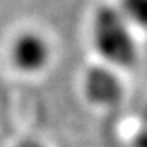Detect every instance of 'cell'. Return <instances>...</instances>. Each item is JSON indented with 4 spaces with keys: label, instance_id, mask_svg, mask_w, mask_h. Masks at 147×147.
<instances>
[{
    "label": "cell",
    "instance_id": "8992f818",
    "mask_svg": "<svg viewBox=\"0 0 147 147\" xmlns=\"http://www.w3.org/2000/svg\"><path fill=\"white\" fill-rule=\"evenodd\" d=\"M18 147H42V146H39V144H36V142H23V144L18 146Z\"/></svg>",
    "mask_w": 147,
    "mask_h": 147
},
{
    "label": "cell",
    "instance_id": "6da1fadb",
    "mask_svg": "<svg viewBox=\"0 0 147 147\" xmlns=\"http://www.w3.org/2000/svg\"><path fill=\"white\" fill-rule=\"evenodd\" d=\"M93 42L101 57L116 67H131L137 59V46L131 25L113 7H103L93 20Z\"/></svg>",
    "mask_w": 147,
    "mask_h": 147
},
{
    "label": "cell",
    "instance_id": "7a4b0ae2",
    "mask_svg": "<svg viewBox=\"0 0 147 147\" xmlns=\"http://www.w3.org/2000/svg\"><path fill=\"white\" fill-rule=\"evenodd\" d=\"M85 93L95 105L113 106L123 98V85L113 70L93 67L85 77Z\"/></svg>",
    "mask_w": 147,
    "mask_h": 147
},
{
    "label": "cell",
    "instance_id": "5b68a950",
    "mask_svg": "<svg viewBox=\"0 0 147 147\" xmlns=\"http://www.w3.org/2000/svg\"><path fill=\"white\" fill-rule=\"evenodd\" d=\"M134 147H147V106L142 110L139 123H137V129L134 132V139H132Z\"/></svg>",
    "mask_w": 147,
    "mask_h": 147
},
{
    "label": "cell",
    "instance_id": "3957f363",
    "mask_svg": "<svg viewBox=\"0 0 147 147\" xmlns=\"http://www.w3.org/2000/svg\"><path fill=\"white\" fill-rule=\"evenodd\" d=\"M13 61L25 72H38L49 61V46L41 36L26 33L13 46Z\"/></svg>",
    "mask_w": 147,
    "mask_h": 147
},
{
    "label": "cell",
    "instance_id": "277c9868",
    "mask_svg": "<svg viewBox=\"0 0 147 147\" xmlns=\"http://www.w3.org/2000/svg\"><path fill=\"white\" fill-rule=\"evenodd\" d=\"M119 11L131 26L147 30V0H121Z\"/></svg>",
    "mask_w": 147,
    "mask_h": 147
}]
</instances>
